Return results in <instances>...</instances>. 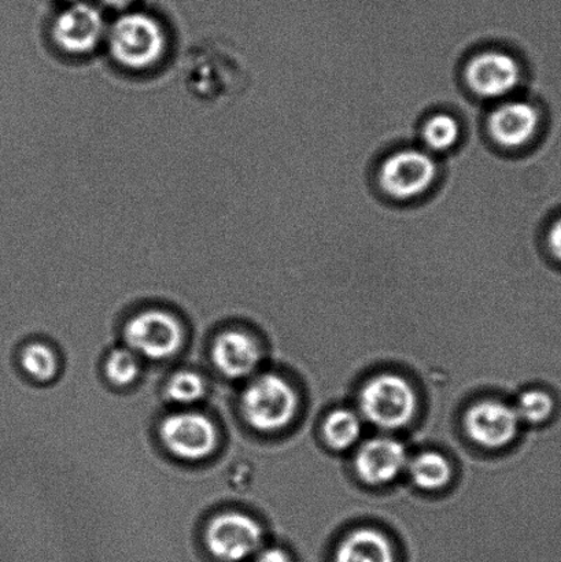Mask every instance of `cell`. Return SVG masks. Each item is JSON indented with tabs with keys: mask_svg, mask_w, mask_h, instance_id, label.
<instances>
[{
	"mask_svg": "<svg viewBox=\"0 0 561 562\" xmlns=\"http://www.w3.org/2000/svg\"><path fill=\"white\" fill-rule=\"evenodd\" d=\"M437 175L438 164L430 151L404 148L384 159L379 183L394 200L409 201L430 190Z\"/></svg>",
	"mask_w": 561,
	"mask_h": 562,
	"instance_id": "obj_5",
	"label": "cell"
},
{
	"mask_svg": "<svg viewBox=\"0 0 561 562\" xmlns=\"http://www.w3.org/2000/svg\"><path fill=\"white\" fill-rule=\"evenodd\" d=\"M124 336L132 351L157 361L175 356L184 338L178 319L157 308L142 312L130 319Z\"/></svg>",
	"mask_w": 561,
	"mask_h": 562,
	"instance_id": "obj_6",
	"label": "cell"
},
{
	"mask_svg": "<svg viewBox=\"0 0 561 562\" xmlns=\"http://www.w3.org/2000/svg\"><path fill=\"white\" fill-rule=\"evenodd\" d=\"M335 562H395V553L383 533L360 528L339 544Z\"/></svg>",
	"mask_w": 561,
	"mask_h": 562,
	"instance_id": "obj_14",
	"label": "cell"
},
{
	"mask_svg": "<svg viewBox=\"0 0 561 562\" xmlns=\"http://www.w3.org/2000/svg\"><path fill=\"white\" fill-rule=\"evenodd\" d=\"M21 362L24 371L38 382H47L57 374V358L46 345L33 344L26 346L24 352H22Z\"/></svg>",
	"mask_w": 561,
	"mask_h": 562,
	"instance_id": "obj_18",
	"label": "cell"
},
{
	"mask_svg": "<svg viewBox=\"0 0 561 562\" xmlns=\"http://www.w3.org/2000/svg\"><path fill=\"white\" fill-rule=\"evenodd\" d=\"M108 27L102 9L80 0L68 4L55 16L49 36L60 53L69 57H86L104 44Z\"/></svg>",
	"mask_w": 561,
	"mask_h": 562,
	"instance_id": "obj_4",
	"label": "cell"
},
{
	"mask_svg": "<svg viewBox=\"0 0 561 562\" xmlns=\"http://www.w3.org/2000/svg\"><path fill=\"white\" fill-rule=\"evenodd\" d=\"M159 435L170 453L187 461L206 459L216 449L218 440L214 424L194 412L175 413L165 418Z\"/></svg>",
	"mask_w": 561,
	"mask_h": 562,
	"instance_id": "obj_7",
	"label": "cell"
},
{
	"mask_svg": "<svg viewBox=\"0 0 561 562\" xmlns=\"http://www.w3.org/2000/svg\"><path fill=\"white\" fill-rule=\"evenodd\" d=\"M299 396L289 382L274 373L251 380L242 394V413L257 431H280L294 420Z\"/></svg>",
	"mask_w": 561,
	"mask_h": 562,
	"instance_id": "obj_2",
	"label": "cell"
},
{
	"mask_svg": "<svg viewBox=\"0 0 561 562\" xmlns=\"http://www.w3.org/2000/svg\"><path fill=\"white\" fill-rule=\"evenodd\" d=\"M205 538L209 552L214 558L224 562H240L260 550L262 530L249 516L224 514L214 517Z\"/></svg>",
	"mask_w": 561,
	"mask_h": 562,
	"instance_id": "obj_8",
	"label": "cell"
},
{
	"mask_svg": "<svg viewBox=\"0 0 561 562\" xmlns=\"http://www.w3.org/2000/svg\"><path fill=\"white\" fill-rule=\"evenodd\" d=\"M460 136L459 121L447 113L431 115L422 130V139L431 154L449 151L458 145Z\"/></svg>",
	"mask_w": 561,
	"mask_h": 562,
	"instance_id": "obj_17",
	"label": "cell"
},
{
	"mask_svg": "<svg viewBox=\"0 0 561 562\" xmlns=\"http://www.w3.org/2000/svg\"><path fill=\"white\" fill-rule=\"evenodd\" d=\"M515 407L498 401H482L465 413L464 426L469 437L486 449H502L513 442L519 431Z\"/></svg>",
	"mask_w": 561,
	"mask_h": 562,
	"instance_id": "obj_10",
	"label": "cell"
},
{
	"mask_svg": "<svg viewBox=\"0 0 561 562\" xmlns=\"http://www.w3.org/2000/svg\"><path fill=\"white\" fill-rule=\"evenodd\" d=\"M256 562H290V559L283 549L267 548L258 553Z\"/></svg>",
	"mask_w": 561,
	"mask_h": 562,
	"instance_id": "obj_23",
	"label": "cell"
},
{
	"mask_svg": "<svg viewBox=\"0 0 561 562\" xmlns=\"http://www.w3.org/2000/svg\"><path fill=\"white\" fill-rule=\"evenodd\" d=\"M65 2H68L70 4V3L80 2V0H65Z\"/></svg>",
	"mask_w": 561,
	"mask_h": 562,
	"instance_id": "obj_25",
	"label": "cell"
},
{
	"mask_svg": "<svg viewBox=\"0 0 561 562\" xmlns=\"http://www.w3.org/2000/svg\"><path fill=\"white\" fill-rule=\"evenodd\" d=\"M412 481L417 487L436 492L447 486L452 479V467L442 454L437 451H425L408 462Z\"/></svg>",
	"mask_w": 561,
	"mask_h": 562,
	"instance_id": "obj_15",
	"label": "cell"
},
{
	"mask_svg": "<svg viewBox=\"0 0 561 562\" xmlns=\"http://www.w3.org/2000/svg\"><path fill=\"white\" fill-rule=\"evenodd\" d=\"M110 57L135 74L158 68L167 58L169 36L162 22L143 11L128 10L108 27Z\"/></svg>",
	"mask_w": 561,
	"mask_h": 562,
	"instance_id": "obj_1",
	"label": "cell"
},
{
	"mask_svg": "<svg viewBox=\"0 0 561 562\" xmlns=\"http://www.w3.org/2000/svg\"><path fill=\"white\" fill-rule=\"evenodd\" d=\"M408 453L397 439L378 437L361 446L356 456V471L362 482L381 486L393 482L408 467Z\"/></svg>",
	"mask_w": 561,
	"mask_h": 562,
	"instance_id": "obj_11",
	"label": "cell"
},
{
	"mask_svg": "<svg viewBox=\"0 0 561 562\" xmlns=\"http://www.w3.org/2000/svg\"><path fill=\"white\" fill-rule=\"evenodd\" d=\"M515 411L518 413L520 422L541 424L552 416L554 401L546 391L529 390L520 395Z\"/></svg>",
	"mask_w": 561,
	"mask_h": 562,
	"instance_id": "obj_20",
	"label": "cell"
},
{
	"mask_svg": "<svg viewBox=\"0 0 561 562\" xmlns=\"http://www.w3.org/2000/svg\"><path fill=\"white\" fill-rule=\"evenodd\" d=\"M212 360L224 376L244 379L260 366L261 350L250 335L242 330H225L214 340Z\"/></svg>",
	"mask_w": 561,
	"mask_h": 562,
	"instance_id": "obj_13",
	"label": "cell"
},
{
	"mask_svg": "<svg viewBox=\"0 0 561 562\" xmlns=\"http://www.w3.org/2000/svg\"><path fill=\"white\" fill-rule=\"evenodd\" d=\"M548 245L554 258L561 262V217L553 223L548 234Z\"/></svg>",
	"mask_w": 561,
	"mask_h": 562,
	"instance_id": "obj_22",
	"label": "cell"
},
{
	"mask_svg": "<svg viewBox=\"0 0 561 562\" xmlns=\"http://www.w3.org/2000/svg\"><path fill=\"white\" fill-rule=\"evenodd\" d=\"M362 417L386 431L408 426L417 412V396L412 385L399 374L373 378L360 393Z\"/></svg>",
	"mask_w": 561,
	"mask_h": 562,
	"instance_id": "obj_3",
	"label": "cell"
},
{
	"mask_svg": "<svg viewBox=\"0 0 561 562\" xmlns=\"http://www.w3.org/2000/svg\"><path fill=\"white\" fill-rule=\"evenodd\" d=\"M520 79L518 59L498 49L475 55L465 68L467 85L483 99L507 98L519 86Z\"/></svg>",
	"mask_w": 561,
	"mask_h": 562,
	"instance_id": "obj_9",
	"label": "cell"
},
{
	"mask_svg": "<svg viewBox=\"0 0 561 562\" xmlns=\"http://www.w3.org/2000/svg\"><path fill=\"white\" fill-rule=\"evenodd\" d=\"M139 373V361L131 349H117L109 356L106 362V374L114 385H128Z\"/></svg>",
	"mask_w": 561,
	"mask_h": 562,
	"instance_id": "obj_21",
	"label": "cell"
},
{
	"mask_svg": "<svg viewBox=\"0 0 561 562\" xmlns=\"http://www.w3.org/2000/svg\"><path fill=\"white\" fill-rule=\"evenodd\" d=\"M97 3L99 4V8L125 13V11L131 10L135 0H97Z\"/></svg>",
	"mask_w": 561,
	"mask_h": 562,
	"instance_id": "obj_24",
	"label": "cell"
},
{
	"mask_svg": "<svg viewBox=\"0 0 561 562\" xmlns=\"http://www.w3.org/2000/svg\"><path fill=\"white\" fill-rule=\"evenodd\" d=\"M362 423L359 415L348 409L329 413L323 424V435L329 448L334 450L350 449L359 442Z\"/></svg>",
	"mask_w": 561,
	"mask_h": 562,
	"instance_id": "obj_16",
	"label": "cell"
},
{
	"mask_svg": "<svg viewBox=\"0 0 561 562\" xmlns=\"http://www.w3.org/2000/svg\"><path fill=\"white\" fill-rule=\"evenodd\" d=\"M205 382L200 374L191 371L175 373L167 385L169 400L183 406L197 404L205 395Z\"/></svg>",
	"mask_w": 561,
	"mask_h": 562,
	"instance_id": "obj_19",
	"label": "cell"
},
{
	"mask_svg": "<svg viewBox=\"0 0 561 562\" xmlns=\"http://www.w3.org/2000/svg\"><path fill=\"white\" fill-rule=\"evenodd\" d=\"M540 124V112L531 103L505 101L489 115L487 128L497 145L519 148L532 140Z\"/></svg>",
	"mask_w": 561,
	"mask_h": 562,
	"instance_id": "obj_12",
	"label": "cell"
}]
</instances>
